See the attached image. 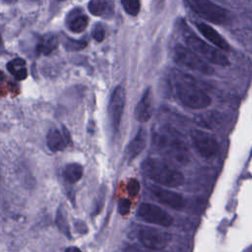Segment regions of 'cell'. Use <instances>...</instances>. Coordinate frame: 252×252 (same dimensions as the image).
I'll return each mask as SVG.
<instances>
[{"instance_id":"1","label":"cell","mask_w":252,"mask_h":252,"mask_svg":"<svg viewBox=\"0 0 252 252\" xmlns=\"http://www.w3.org/2000/svg\"><path fill=\"white\" fill-rule=\"evenodd\" d=\"M173 87L177 98L187 107L201 109L211 104V97L188 75L175 72Z\"/></svg>"},{"instance_id":"2","label":"cell","mask_w":252,"mask_h":252,"mask_svg":"<svg viewBox=\"0 0 252 252\" xmlns=\"http://www.w3.org/2000/svg\"><path fill=\"white\" fill-rule=\"evenodd\" d=\"M143 172L153 181L166 187H178L184 182V175L162 160L147 158L142 164Z\"/></svg>"},{"instance_id":"3","label":"cell","mask_w":252,"mask_h":252,"mask_svg":"<svg viewBox=\"0 0 252 252\" xmlns=\"http://www.w3.org/2000/svg\"><path fill=\"white\" fill-rule=\"evenodd\" d=\"M183 36L189 48L207 61L221 66L228 65V59L220 50L201 39L186 27L183 29Z\"/></svg>"},{"instance_id":"4","label":"cell","mask_w":252,"mask_h":252,"mask_svg":"<svg viewBox=\"0 0 252 252\" xmlns=\"http://www.w3.org/2000/svg\"><path fill=\"white\" fill-rule=\"evenodd\" d=\"M174 58L179 64L195 72L204 75H212L214 73V68L203 57L183 45L178 44L175 46Z\"/></svg>"},{"instance_id":"5","label":"cell","mask_w":252,"mask_h":252,"mask_svg":"<svg viewBox=\"0 0 252 252\" xmlns=\"http://www.w3.org/2000/svg\"><path fill=\"white\" fill-rule=\"evenodd\" d=\"M190 8L209 22L221 25L228 20L227 12L210 0H186Z\"/></svg>"},{"instance_id":"6","label":"cell","mask_w":252,"mask_h":252,"mask_svg":"<svg viewBox=\"0 0 252 252\" xmlns=\"http://www.w3.org/2000/svg\"><path fill=\"white\" fill-rule=\"evenodd\" d=\"M139 239L144 246L155 250H160L168 245L171 240V234L164 230L145 227L140 231Z\"/></svg>"},{"instance_id":"7","label":"cell","mask_w":252,"mask_h":252,"mask_svg":"<svg viewBox=\"0 0 252 252\" xmlns=\"http://www.w3.org/2000/svg\"><path fill=\"white\" fill-rule=\"evenodd\" d=\"M138 216L147 222L161 226H170L173 223V219L169 214L152 204H142L138 209Z\"/></svg>"},{"instance_id":"8","label":"cell","mask_w":252,"mask_h":252,"mask_svg":"<svg viewBox=\"0 0 252 252\" xmlns=\"http://www.w3.org/2000/svg\"><path fill=\"white\" fill-rule=\"evenodd\" d=\"M191 139L197 152L205 157L212 158L219 152V144L217 140L202 130H194L191 132Z\"/></svg>"},{"instance_id":"9","label":"cell","mask_w":252,"mask_h":252,"mask_svg":"<svg viewBox=\"0 0 252 252\" xmlns=\"http://www.w3.org/2000/svg\"><path fill=\"white\" fill-rule=\"evenodd\" d=\"M125 91L121 86H118L112 93L109 104H108V114L111 126L114 131H118L120 126V121L125 105Z\"/></svg>"},{"instance_id":"10","label":"cell","mask_w":252,"mask_h":252,"mask_svg":"<svg viewBox=\"0 0 252 252\" xmlns=\"http://www.w3.org/2000/svg\"><path fill=\"white\" fill-rule=\"evenodd\" d=\"M70 143L71 135L65 126H62V130L50 129L47 132L46 145L53 153L63 151Z\"/></svg>"},{"instance_id":"11","label":"cell","mask_w":252,"mask_h":252,"mask_svg":"<svg viewBox=\"0 0 252 252\" xmlns=\"http://www.w3.org/2000/svg\"><path fill=\"white\" fill-rule=\"evenodd\" d=\"M151 191L153 195L162 204H165L166 206H169L173 209H181L185 205L184 198L172 191L163 189L161 187H158L157 185H154L151 187Z\"/></svg>"},{"instance_id":"12","label":"cell","mask_w":252,"mask_h":252,"mask_svg":"<svg viewBox=\"0 0 252 252\" xmlns=\"http://www.w3.org/2000/svg\"><path fill=\"white\" fill-rule=\"evenodd\" d=\"M153 113V103H152V94L151 90L145 91L143 96L138 102L135 109V117L139 122H147Z\"/></svg>"},{"instance_id":"13","label":"cell","mask_w":252,"mask_h":252,"mask_svg":"<svg viewBox=\"0 0 252 252\" xmlns=\"http://www.w3.org/2000/svg\"><path fill=\"white\" fill-rule=\"evenodd\" d=\"M196 27L199 30V32L203 34V36L206 37L213 44L221 49L229 50V45L225 41V39L211 26L204 23H196Z\"/></svg>"},{"instance_id":"14","label":"cell","mask_w":252,"mask_h":252,"mask_svg":"<svg viewBox=\"0 0 252 252\" xmlns=\"http://www.w3.org/2000/svg\"><path fill=\"white\" fill-rule=\"evenodd\" d=\"M146 138H147V134L145 130L141 128L128 146L127 155H128L129 160H132L133 158H135L144 150V148L146 147Z\"/></svg>"},{"instance_id":"15","label":"cell","mask_w":252,"mask_h":252,"mask_svg":"<svg viewBox=\"0 0 252 252\" xmlns=\"http://www.w3.org/2000/svg\"><path fill=\"white\" fill-rule=\"evenodd\" d=\"M84 168L78 162H71L65 165L63 169L64 180L70 184L77 183L83 176Z\"/></svg>"},{"instance_id":"16","label":"cell","mask_w":252,"mask_h":252,"mask_svg":"<svg viewBox=\"0 0 252 252\" xmlns=\"http://www.w3.org/2000/svg\"><path fill=\"white\" fill-rule=\"evenodd\" d=\"M196 123L206 129H214L220 125L221 117L217 112H207L196 118Z\"/></svg>"},{"instance_id":"17","label":"cell","mask_w":252,"mask_h":252,"mask_svg":"<svg viewBox=\"0 0 252 252\" xmlns=\"http://www.w3.org/2000/svg\"><path fill=\"white\" fill-rule=\"evenodd\" d=\"M8 71L19 81L25 80L28 76L26 61L22 58H15L7 64Z\"/></svg>"},{"instance_id":"18","label":"cell","mask_w":252,"mask_h":252,"mask_svg":"<svg viewBox=\"0 0 252 252\" xmlns=\"http://www.w3.org/2000/svg\"><path fill=\"white\" fill-rule=\"evenodd\" d=\"M58 45V39L55 35L52 34H48L45 35L44 37H42L39 41V43L37 44V52L39 54H44V55H48L50 54L54 49H56Z\"/></svg>"},{"instance_id":"19","label":"cell","mask_w":252,"mask_h":252,"mask_svg":"<svg viewBox=\"0 0 252 252\" xmlns=\"http://www.w3.org/2000/svg\"><path fill=\"white\" fill-rule=\"evenodd\" d=\"M55 224L57 225L58 229L68 238H71L70 233V226L67 220V214L64 207H59L56 212L55 216Z\"/></svg>"},{"instance_id":"20","label":"cell","mask_w":252,"mask_h":252,"mask_svg":"<svg viewBox=\"0 0 252 252\" xmlns=\"http://www.w3.org/2000/svg\"><path fill=\"white\" fill-rule=\"evenodd\" d=\"M88 27V18L85 15H76L69 22V29L74 32H82Z\"/></svg>"},{"instance_id":"21","label":"cell","mask_w":252,"mask_h":252,"mask_svg":"<svg viewBox=\"0 0 252 252\" xmlns=\"http://www.w3.org/2000/svg\"><path fill=\"white\" fill-rule=\"evenodd\" d=\"M108 4L106 0H91L89 10L94 16H102L107 11Z\"/></svg>"},{"instance_id":"22","label":"cell","mask_w":252,"mask_h":252,"mask_svg":"<svg viewBox=\"0 0 252 252\" xmlns=\"http://www.w3.org/2000/svg\"><path fill=\"white\" fill-rule=\"evenodd\" d=\"M124 10L131 16H136L140 12V0H121Z\"/></svg>"},{"instance_id":"23","label":"cell","mask_w":252,"mask_h":252,"mask_svg":"<svg viewBox=\"0 0 252 252\" xmlns=\"http://www.w3.org/2000/svg\"><path fill=\"white\" fill-rule=\"evenodd\" d=\"M87 46V42L84 40H74V39H68L65 43V48L68 51H78L81 49H84Z\"/></svg>"},{"instance_id":"24","label":"cell","mask_w":252,"mask_h":252,"mask_svg":"<svg viewBox=\"0 0 252 252\" xmlns=\"http://www.w3.org/2000/svg\"><path fill=\"white\" fill-rule=\"evenodd\" d=\"M130 207H131V202L129 200H126V199L121 200L119 202V204H118V212L121 215L125 216V215H127L129 213Z\"/></svg>"},{"instance_id":"25","label":"cell","mask_w":252,"mask_h":252,"mask_svg":"<svg viewBox=\"0 0 252 252\" xmlns=\"http://www.w3.org/2000/svg\"><path fill=\"white\" fill-rule=\"evenodd\" d=\"M104 36H105V32H104L103 28H102L101 26H96V27L94 29V31H93V37H94L96 41L100 42V41L103 40Z\"/></svg>"},{"instance_id":"26","label":"cell","mask_w":252,"mask_h":252,"mask_svg":"<svg viewBox=\"0 0 252 252\" xmlns=\"http://www.w3.org/2000/svg\"><path fill=\"white\" fill-rule=\"evenodd\" d=\"M140 189V185L139 182L136 179H131L128 183V192L130 195L132 196H136L139 192Z\"/></svg>"},{"instance_id":"27","label":"cell","mask_w":252,"mask_h":252,"mask_svg":"<svg viewBox=\"0 0 252 252\" xmlns=\"http://www.w3.org/2000/svg\"><path fill=\"white\" fill-rule=\"evenodd\" d=\"M74 225H75V228H76V230H77L78 232H80V233H87L88 227H87V225L85 224L84 221H82V220H76L75 223H74Z\"/></svg>"},{"instance_id":"28","label":"cell","mask_w":252,"mask_h":252,"mask_svg":"<svg viewBox=\"0 0 252 252\" xmlns=\"http://www.w3.org/2000/svg\"><path fill=\"white\" fill-rule=\"evenodd\" d=\"M71 252H82L81 249H79L78 247H70Z\"/></svg>"},{"instance_id":"29","label":"cell","mask_w":252,"mask_h":252,"mask_svg":"<svg viewBox=\"0 0 252 252\" xmlns=\"http://www.w3.org/2000/svg\"><path fill=\"white\" fill-rule=\"evenodd\" d=\"M5 3H8V4H13L15 3L17 0H3Z\"/></svg>"},{"instance_id":"30","label":"cell","mask_w":252,"mask_h":252,"mask_svg":"<svg viewBox=\"0 0 252 252\" xmlns=\"http://www.w3.org/2000/svg\"><path fill=\"white\" fill-rule=\"evenodd\" d=\"M64 252H71V249H70V247H69V248H67V249H66Z\"/></svg>"},{"instance_id":"31","label":"cell","mask_w":252,"mask_h":252,"mask_svg":"<svg viewBox=\"0 0 252 252\" xmlns=\"http://www.w3.org/2000/svg\"><path fill=\"white\" fill-rule=\"evenodd\" d=\"M1 46H2V39H1V36H0V48H1Z\"/></svg>"}]
</instances>
